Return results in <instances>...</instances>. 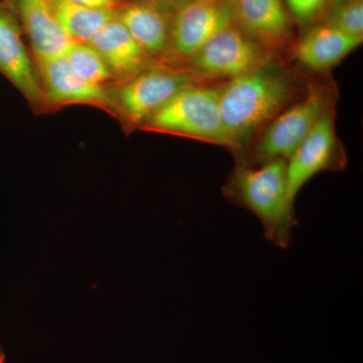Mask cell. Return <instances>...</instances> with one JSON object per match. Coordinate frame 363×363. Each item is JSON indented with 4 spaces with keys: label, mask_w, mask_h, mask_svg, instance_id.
Masks as SVG:
<instances>
[{
    "label": "cell",
    "mask_w": 363,
    "mask_h": 363,
    "mask_svg": "<svg viewBox=\"0 0 363 363\" xmlns=\"http://www.w3.org/2000/svg\"><path fill=\"white\" fill-rule=\"evenodd\" d=\"M295 72L279 57L257 70L222 83V121L236 164H245L264 128L300 96Z\"/></svg>",
    "instance_id": "cell-1"
},
{
    "label": "cell",
    "mask_w": 363,
    "mask_h": 363,
    "mask_svg": "<svg viewBox=\"0 0 363 363\" xmlns=\"http://www.w3.org/2000/svg\"><path fill=\"white\" fill-rule=\"evenodd\" d=\"M222 193L227 201L257 216L264 235L274 245L286 248L292 243L297 221L295 205L289 198L285 160L259 166L236 164Z\"/></svg>",
    "instance_id": "cell-2"
},
{
    "label": "cell",
    "mask_w": 363,
    "mask_h": 363,
    "mask_svg": "<svg viewBox=\"0 0 363 363\" xmlns=\"http://www.w3.org/2000/svg\"><path fill=\"white\" fill-rule=\"evenodd\" d=\"M337 98L335 82L326 75L310 82L259 133L245 164L259 166L276 160L288 161L325 112L335 107Z\"/></svg>",
    "instance_id": "cell-3"
},
{
    "label": "cell",
    "mask_w": 363,
    "mask_h": 363,
    "mask_svg": "<svg viewBox=\"0 0 363 363\" xmlns=\"http://www.w3.org/2000/svg\"><path fill=\"white\" fill-rule=\"evenodd\" d=\"M198 82L187 67L159 62L135 77L107 86L111 116L130 135L142 130L177 93Z\"/></svg>",
    "instance_id": "cell-4"
},
{
    "label": "cell",
    "mask_w": 363,
    "mask_h": 363,
    "mask_svg": "<svg viewBox=\"0 0 363 363\" xmlns=\"http://www.w3.org/2000/svg\"><path fill=\"white\" fill-rule=\"evenodd\" d=\"M221 86L198 82L184 88L140 130L191 138L231 150L221 116Z\"/></svg>",
    "instance_id": "cell-5"
},
{
    "label": "cell",
    "mask_w": 363,
    "mask_h": 363,
    "mask_svg": "<svg viewBox=\"0 0 363 363\" xmlns=\"http://www.w3.org/2000/svg\"><path fill=\"white\" fill-rule=\"evenodd\" d=\"M276 57L233 25L208 40L186 67L200 82L225 83L257 70Z\"/></svg>",
    "instance_id": "cell-6"
},
{
    "label": "cell",
    "mask_w": 363,
    "mask_h": 363,
    "mask_svg": "<svg viewBox=\"0 0 363 363\" xmlns=\"http://www.w3.org/2000/svg\"><path fill=\"white\" fill-rule=\"evenodd\" d=\"M233 25L230 0H190L174 11L168 51L161 63L186 67L208 40Z\"/></svg>",
    "instance_id": "cell-7"
},
{
    "label": "cell",
    "mask_w": 363,
    "mask_h": 363,
    "mask_svg": "<svg viewBox=\"0 0 363 363\" xmlns=\"http://www.w3.org/2000/svg\"><path fill=\"white\" fill-rule=\"evenodd\" d=\"M335 107L325 112L286 161L289 198L293 205L300 191L318 174L344 171L347 157L335 128Z\"/></svg>",
    "instance_id": "cell-8"
},
{
    "label": "cell",
    "mask_w": 363,
    "mask_h": 363,
    "mask_svg": "<svg viewBox=\"0 0 363 363\" xmlns=\"http://www.w3.org/2000/svg\"><path fill=\"white\" fill-rule=\"evenodd\" d=\"M9 0H0V73L23 95L35 114H44V93L30 48Z\"/></svg>",
    "instance_id": "cell-9"
},
{
    "label": "cell",
    "mask_w": 363,
    "mask_h": 363,
    "mask_svg": "<svg viewBox=\"0 0 363 363\" xmlns=\"http://www.w3.org/2000/svg\"><path fill=\"white\" fill-rule=\"evenodd\" d=\"M44 93V114L70 105H87L111 114L107 86L94 85L76 75L63 56L35 60Z\"/></svg>",
    "instance_id": "cell-10"
},
{
    "label": "cell",
    "mask_w": 363,
    "mask_h": 363,
    "mask_svg": "<svg viewBox=\"0 0 363 363\" xmlns=\"http://www.w3.org/2000/svg\"><path fill=\"white\" fill-rule=\"evenodd\" d=\"M233 25L279 56L295 42V25L284 0H230Z\"/></svg>",
    "instance_id": "cell-11"
},
{
    "label": "cell",
    "mask_w": 363,
    "mask_h": 363,
    "mask_svg": "<svg viewBox=\"0 0 363 363\" xmlns=\"http://www.w3.org/2000/svg\"><path fill=\"white\" fill-rule=\"evenodd\" d=\"M362 38L353 37L322 21L310 26L291 51L298 66L309 72L326 74L362 44Z\"/></svg>",
    "instance_id": "cell-12"
},
{
    "label": "cell",
    "mask_w": 363,
    "mask_h": 363,
    "mask_svg": "<svg viewBox=\"0 0 363 363\" xmlns=\"http://www.w3.org/2000/svg\"><path fill=\"white\" fill-rule=\"evenodd\" d=\"M173 11L152 0H124L116 18L150 58L162 62L168 51Z\"/></svg>",
    "instance_id": "cell-13"
},
{
    "label": "cell",
    "mask_w": 363,
    "mask_h": 363,
    "mask_svg": "<svg viewBox=\"0 0 363 363\" xmlns=\"http://www.w3.org/2000/svg\"><path fill=\"white\" fill-rule=\"evenodd\" d=\"M33 59L63 56L72 40L60 25L54 0H9Z\"/></svg>",
    "instance_id": "cell-14"
},
{
    "label": "cell",
    "mask_w": 363,
    "mask_h": 363,
    "mask_svg": "<svg viewBox=\"0 0 363 363\" xmlns=\"http://www.w3.org/2000/svg\"><path fill=\"white\" fill-rule=\"evenodd\" d=\"M114 79L123 82L159 62L150 58L117 18L107 23L90 40Z\"/></svg>",
    "instance_id": "cell-15"
},
{
    "label": "cell",
    "mask_w": 363,
    "mask_h": 363,
    "mask_svg": "<svg viewBox=\"0 0 363 363\" xmlns=\"http://www.w3.org/2000/svg\"><path fill=\"white\" fill-rule=\"evenodd\" d=\"M60 25L72 42L89 43L107 23L116 18V9H95L70 0H54Z\"/></svg>",
    "instance_id": "cell-16"
},
{
    "label": "cell",
    "mask_w": 363,
    "mask_h": 363,
    "mask_svg": "<svg viewBox=\"0 0 363 363\" xmlns=\"http://www.w3.org/2000/svg\"><path fill=\"white\" fill-rule=\"evenodd\" d=\"M63 57L72 71L83 80L99 86L113 84L111 72L89 43L72 42Z\"/></svg>",
    "instance_id": "cell-17"
},
{
    "label": "cell",
    "mask_w": 363,
    "mask_h": 363,
    "mask_svg": "<svg viewBox=\"0 0 363 363\" xmlns=\"http://www.w3.org/2000/svg\"><path fill=\"white\" fill-rule=\"evenodd\" d=\"M323 21L363 39V0H342L329 11Z\"/></svg>",
    "instance_id": "cell-18"
},
{
    "label": "cell",
    "mask_w": 363,
    "mask_h": 363,
    "mask_svg": "<svg viewBox=\"0 0 363 363\" xmlns=\"http://www.w3.org/2000/svg\"><path fill=\"white\" fill-rule=\"evenodd\" d=\"M296 25L310 26L322 23L329 11L342 0H284Z\"/></svg>",
    "instance_id": "cell-19"
},
{
    "label": "cell",
    "mask_w": 363,
    "mask_h": 363,
    "mask_svg": "<svg viewBox=\"0 0 363 363\" xmlns=\"http://www.w3.org/2000/svg\"><path fill=\"white\" fill-rule=\"evenodd\" d=\"M74 4L95 9H116L124 0H70Z\"/></svg>",
    "instance_id": "cell-20"
},
{
    "label": "cell",
    "mask_w": 363,
    "mask_h": 363,
    "mask_svg": "<svg viewBox=\"0 0 363 363\" xmlns=\"http://www.w3.org/2000/svg\"><path fill=\"white\" fill-rule=\"evenodd\" d=\"M152 1L156 2V4H160V6L169 9V11H173L174 13L176 9L184 6V4H187L190 0H152Z\"/></svg>",
    "instance_id": "cell-21"
},
{
    "label": "cell",
    "mask_w": 363,
    "mask_h": 363,
    "mask_svg": "<svg viewBox=\"0 0 363 363\" xmlns=\"http://www.w3.org/2000/svg\"><path fill=\"white\" fill-rule=\"evenodd\" d=\"M6 360V355H4V351L0 348V363H4Z\"/></svg>",
    "instance_id": "cell-22"
}]
</instances>
